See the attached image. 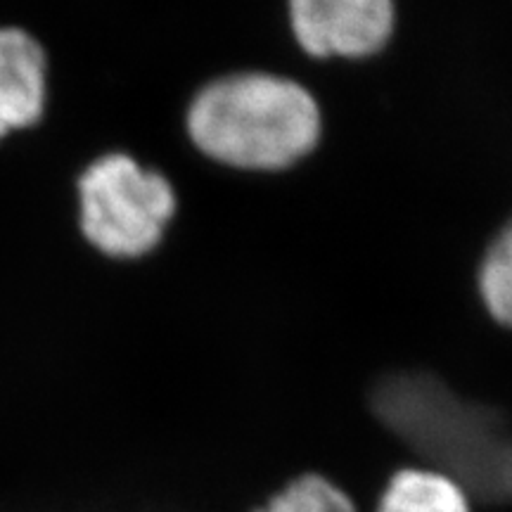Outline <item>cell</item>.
<instances>
[{"label":"cell","mask_w":512,"mask_h":512,"mask_svg":"<svg viewBox=\"0 0 512 512\" xmlns=\"http://www.w3.org/2000/svg\"><path fill=\"white\" fill-rule=\"evenodd\" d=\"M375 413L408 444L465 486L508 482L512 453L496 437V420L482 406L453 394L439 377L394 373L377 384Z\"/></svg>","instance_id":"obj_2"},{"label":"cell","mask_w":512,"mask_h":512,"mask_svg":"<svg viewBox=\"0 0 512 512\" xmlns=\"http://www.w3.org/2000/svg\"><path fill=\"white\" fill-rule=\"evenodd\" d=\"M76 207L88 245L112 259H136L162 242L176 214V192L159 171L126 152H107L81 171Z\"/></svg>","instance_id":"obj_3"},{"label":"cell","mask_w":512,"mask_h":512,"mask_svg":"<svg viewBox=\"0 0 512 512\" xmlns=\"http://www.w3.org/2000/svg\"><path fill=\"white\" fill-rule=\"evenodd\" d=\"M287 19L309 55L361 60L392 41L396 0H287Z\"/></svg>","instance_id":"obj_4"},{"label":"cell","mask_w":512,"mask_h":512,"mask_svg":"<svg viewBox=\"0 0 512 512\" xmlns=\"http://www.w3.org/2000/svg\"><path fill=\"white\" fill-rule=\"evenodd\" d=\"M375 512H475L470 491L434 467H406L392 475Z\"/></svg>","instance_id":"obj_6"},{"label":"cell","mask_w":512,"mask_h":512,"mask_svg":"<svg viewBox=\"0 0 512 512\" xmlns=\"http://www.w3.org/2000/svg\"><path fill=\"white\" fill-rule=\"evenodd\" d=\"M50 100V60L29 29L0 24V145L41 124Z\"/></svg>","instance_id":"obj_5"},{"label":"cell","mask_w":512,"mask_h":512,"mask_svg":"<svg viewBox=\"0 0 512 512\" xmlns=\"http://www.w3.org/2000/svg\"><path fill=\"white\" fill-rule=\"evenodd\" d=\"M320 107L285 76L242 72L204 86L188 110L197 150L245 171H278L318 145Z\"/></svg>","instance_id":"obj_1"},{"label":"cell","mask_w":512,"mask_h":512,"mask_svg":"<svg viewBox=\"0 0 512 512\" xmlns=\"http://www.w3.org/2000/svg\"><path fill=\"white\" fill-rule=\"evenodd\" d=\"M254 512H358L349 494L323 475H302Z\"/></svg>","instance_id":"obj_7"},{"label":"cell","mask_w":512,"mask_h":512,"mask_svg":"<svg viewBox=\"0 0 512 512\" xmlns=\"http://www.w3.org/2000/svg\"><path fill=\"white\" fill-rule=\"evenodd\" d=\"M494 242L512 256V219L505 223L501 230H498V235L494 238Z\"/></svg>","instance_id":"obj_9"},{"label":"cell","mask_w":512,"mask_h":512,"mask_svg":"<svg viewBox=\"0 0 512 512\" xmlns=\"http://www.w3.org/2000/svg\"><path fill=\"white\" fill-rule=\"evenodd\" d=\"M479 297L498 325L512 330V256L491 242L477 273Z\"/></svg>","instance_id":"obj_8"}]
</instances>
